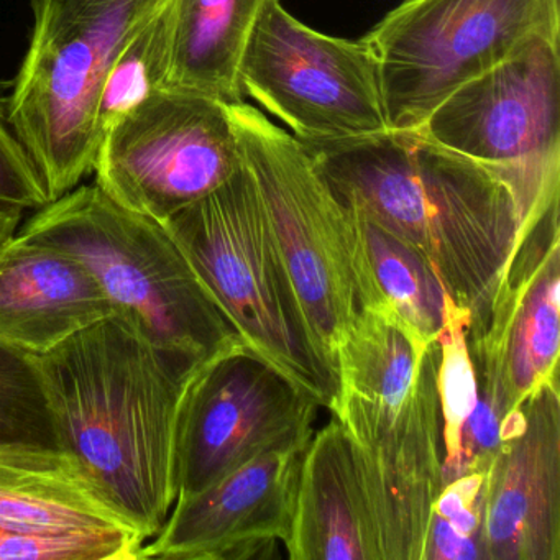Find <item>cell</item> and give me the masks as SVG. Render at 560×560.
<instances>
[{
	"instance_id": "4",
	"label": "cell",
	"mask_w": 560,
	"mask_h": 560,
	"mask_svg": "<svg viewBox=\"0 0 560 560\" xmlns=\"http://www.w3.org/2000/svg\"><path fill=\"white\" fill-rule=\"evenodd\" d=\"M34 31L8 96L9 122L50 201L93 173L96 110L110 68L168 0H32Z\"/></svg>"
},
{
	"instance_id": "8",
	"label": "cell",
	"mask_w": 560,
	"mask_h": 560,
	"mask_svg": "<svg viewBox=\"0 0 560 560\" xmlns=\"http://www.w3.org/2000/svg\"><path fill=\"white\" fill-rule=\"evenodd\" d=\"M415 132L493 172L526 228L559 202V42H536L462 84Z\"/></svg>"
},
{
	"instance_id": "11",
	"label": "cell",
	"mask_w": 560,
	"mask_h": 560,
	"mask_svg": "<svg viewBox=\"0 0 560 560\" xmlns=\"http://www.w3.org/2000/svg\"><path fill=\"white\" fill-rule=\"evenodd\" d=\"M319 408L247 346L209 360L189 380L179 409L176 500L260 455L306 451Z\"/></svg>"
},
{
	"instance_id": "13",
	"label": "cell",
	"mask_w": 560,
	"mask_h": 560,
	"mask_svg": "<svg viewBox=\"0 0 560 560\" xmlns=\"http://www.w3.org/2000/svg\"><path fill=\"white\" fill-rule=\"evenodd\" d=\"M485 560H560V396L544 385L500 424L485 470Z\"/></svg>"
},
{
	"instance_id": "26",
	"label": "cell",
	"mask_w": 560,
	"mask_h": 560,
	"mask_svg": "<svg viewBox=\"0 0 560 560\" xmlns=\"http://www.w3.org/2000/svg\"><path fill=\"white\" fill-rule=\"evenodd\" d=\"M0 202L38 211L50 201L34 160L9 122L8 96L0 84Z\"/></svg>"
},
{
	"instance_id": "23",
	"label": "cell",
	"mask_w": 560,
	"mask_h": 560,
	"mask_svg": "<svg viewBox=\"0 0 560 560\" xmlns=\"http://www.w3.org/2000/svg\"><path fill=\"white\" fill-rule=\"evenodd\" d=\"M470 313L445 300V326L439 337V396L444 421V487L457 478L460 439L478 405L477 380L467 346Z\"/></svg>"
},
{
	"instance_id": "1",
	"label": "cell",
	"mask_w": 560,
	"mask_h": 560,
	"mask_svg": "<svg viewBox=\"0 0 560 560\" xmlns=\"http://www.w3.org/2000/svg\"><path fill=\"white\" fill-rule=\"evenodd\" d=\"M65 454L84 483L150 540L176 497L188 369L113 314L38 357Z\"/></svg>"
},
{
	"instance_id": "19",
	"label": "cell",
	"mask_w": 560,
	"mask_h": 560,
	"mask_svg": "<svg viewBox=\"0 0 560 560\" xmlns=\"http://www.w3.org/2000/svg\"><path fill=\"white\" fill-rule=\"evenodd\" d=\"M342 206L353 234L362 311L395 319L422 342H439L445 326L447 293L432 265L362 209L350 202Z\"/></svg>"
},
{
	"instance_id": "17",
	"label": "cell",
	"mask_w": 560,
	"mask_h": 560,
	"mask_svg": "<svg viewBox=\"0 0 560 560\" xmlns=\"http://www.w3.org/2000/svg\"><path fill=\"white\" fill-rule=\"evenodd\" d=\"M284 546L291 560H383L372 504L336 416L304 451Z\"/></svg>"
},
{
	"instance_id": "24",
	"label": "cell",
	"mask_w": 560,
	"mask_h": 560,
	"mask_svg": "<svg viewBox=\"0 0 560 560\" xmlns=\"http://www.w3.org/2000/svg\"><path fill=\"white\" fill-rule=\"evenodd\" d=\"M485 470L455 478L442 488L432 513L424 560H485Z\"/></svg>"
},
{
	"instance_id": "3",
	"label": "cell",
	"mask_w": 560,
	"mask_h": 560,
	"mask_svg": "<svg viewBox=\"0 0 560 560\" xmlns=\"http://www.w3.org/2000/svg\"><path fill=\"white\" fill-rule=\"evenodd\" d=\"M19 232L83 261L114 314L188 369L245 346L166 229L96 183L48 202Z\"/></svg>"
},
{
	"instance_id": "2",
	"label": "cell",
	"mask_w": 560,
	"mask_h": 560,
	"mask_svg": "<svg viewBox=\"0 0 560 560\" xmlns=\"http://www.w3.org/2000/svg\"><path fill=\"white\" fill-rule=\"evenodd\" d=\"M301 145L339 201L432 265L455 306L470 317L487 306L521 225L513 192L493 172L415 130Z\"/></svg>"
},
{
	"instance_id": "21",
	"label": "cell",
	"mask_w": 560,
	"mask_h": 560,
	"mask_svg": "<svg viewBox=\"0 0 560 560\" xmlns=\"http://www.w3.org/2000/svg\"><path fill=\"white\" fill-rule=\"evenodd\" d=\"M0 454L67 457L38 357L4 340H0Z\"/></svg>"
},
{
	"instance_id": "22",
	"label": "cell",
	"mask_w": 560,
	"mask_h": 560,
	"mask_svg": "<svg viewBox=\"0 0 560 560\" xmlns=\"http://www.w3.org/2000/svg\"><path fill=\"white\" fill-rule=\"evenodd\" d=\"M170 55L168 4L126 45L107 74L96 110L97 137L156 91L165 90Z\"/></svg>"
},
{
	"instance_id": "20",
	"label": "cell",
	"mask_w": 560,
	"mask_h": 560,
	"mask_svg": "<svg viewBox=\"0 0 560 560\" xmlns=\"http://www.w3.org/2000/svg\"><path fill=\"white\" fill-rule=\"evenodd\" d=\"M0 527L31 533L132 529L84 483L70 458L18 454H0Z\"/></svg>"
},
{
	"instance_id": "25",
	"label": "cell",
	"mask_w": 560,
	"mask_h": 560,
	"mask_svg": "<svg viewBox=\"0 0 560 560\" xmlns=\"http://www.w3.org/2000/svg\"><path fill=\"white\" fill-rule=\"evenodd\" d=\"M143 544L132 529L31 533L0 527V560H137Z\"/></svg>"
},
{
	"instance_id": "12",
	"label": "cell",
	"mask_w": 560,
	"mask_h": 560,
	"mask_svg": "<svg viewBox=\"0 0 560 560\" xmlns=\"http://www.w3.org/2000/svg\"><path fill=\"white\" fill-rule=\"evenodd\" d=\"M559 205L516 241L487 306L470 317L467 346L478 395L500 424L544 385H559Z\"/></svg>"
},
{
	"instance_id": "16",
	"label": "cell",
	"mask_w": 560,
	"mask_h": 560,
	"mask_svg": "<svg viewBox=\"0 0 560 560\" xmlns=\"http://www.w3.org/2000/svg\"><path fill=\"white\" fill-rule=\"evenodd\" d=\"M113 314L100 281L70 252L21 232L0 245V340L42 357Z\"/></svg>"
},
{
	"instance_id": "7",
	"label": "cell",
	"mask_w": 560,
	"mask_h": 560,
	"mask_svg": "<svg viewBox=\"0 0 560 560\" xmlns=\"http://www.w3.org/2000/svg\"><path fill=\"white\" fill-rule=\"evenodd\" d=\"M540 40L560 44V0H402L365 42L389 130H418L462 84Z\"/></svg>"
},
{
	"instance_id": "9",
	"label": "cell",
	"mask_w": 560,
	"mask_h": 560,
	"mask_svg": "<svg viewBox=\"0 0 560 560\" xmlns=\"http://www.w3.org/2000/svg\"><path fill=\"white\" fill-rule=\"evenodd\" d=\"M244 97L283 120L301 143L388 132L378 65L362 40L319 34L281 0L261 12L241 65Z\"/></svg>"
},
{
	"instance_id": "15",
	"label": "cell",
	"mask_w": 560,
	"mask_h": 560,
	"mask_svg": "<svg viewBox=\"0 0 560 560\" xmlns=\"http://www.w3.org/2000/svg\"><path fill=\"white\" fill-rule=\"evenodd\" d=\"M435 349L415 396L378 438L352 444L383 560H424L435 501L444 488V421Z\"/></svg>"
},
{
	"instance_id": "18",
	"label": "cell",
	"mask_w": 560,
	"mask_h": 560,
	"mask_svg": "<svg viewBox=\"0 0 560 560\" xmlns=\"http://www.w3.org/2000/svg\"><path fill=\"white\" fill-rule=\"evenodd\" d=\"M270 0H170L165 90L245 103L241 65Z\"/></svg>"
},
{
	"instance_id": "10",
	"label": "cell",
	"mask_w": 560,
	"mask_h": 560,
	"mask_svg": "<svg viewBox=\"0 0 560 560\" xmlns=\"http://www.w3.org/2000/svg\"><path fill=\"white\" fill-rule=\"evenodd\" d=\"M242 162L229 104L162 90L110 127L93 173L114 201L163 222L224 185Z\"/></svg>"
},
{
	"instance_id": "5",
	"label": "cell",
	"mask_w": 560,
	"mask_h": 560,
	"mask_svg": "<svg viewBox=\"0 0 560 560\" xmlns=\"http://www.w3.org/2000/svg\"><path fill=\"white\" fill-rule=\"evenodd\" d=\"M244 156V155H242ZM245 346L332 411L320 363L247 163L211 195L160 222Z\"/></svg>"
},
{
	"instance_id": "14",
	"label": "cell",
	"mask_w": 560,
	"mask_h": 560,
	"mask_svg": "<svg viewBox=\"0 0 560 560\" xmlns=\"http://www.w3.org/2000/svg\"><path fill=\"white\" fill-rule=\"evenodd\" d=\"M304 451L270 452L175 501L137 560H245L270 556L293 523Z\"/></svg>"
},
{
	"instance_id": "27",
	"label": "cell",
	"mask_w": 560,
	"mask_h": 560,
	"mask_svg": "<svg viewBox=\"0 0 560 560\" xmlns=\"http://www.w3.org/2000/svg\"><path fill=\"white\" fill-rule=\"evenodd\" d=\"M24 212V209L18 206L0 202V245L18 234Z\"/></svg>"
},
{
	"instance_id": "6",
	"label": "cell",
	"mask_w": 560,
	"mask_h": 560,
	"mask_svg": "<svg viewBox=\"0 0 560 560\" xmlns=\"http://www.w3.org/2000/svg\"><path fill=\"white\" fill-rule=\"evenodd\" d=\"M229 114L314 349L337 393V347L362 313L346 208L293 136L248 104H231Z\"/></svg>"
}]
</instances>
